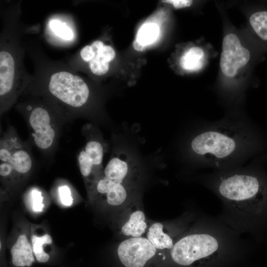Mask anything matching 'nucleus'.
<instances>
[{
    "label": "nucleus",
    "mask_w": 267,
    "mask_h": 267,
    "mask_svg": "<svg viewBox=\"0 0 267 267\" xmlns=\"http://www.w3.org/2000/svg\"><path fill=\"white\" fill-rule=\"evenodd\" d=\"M127 180L110 179L102 175L94 188L97 193L106 195L109 204L119 206L124 203L128 196Z\"/></svg>",
    "instance_id": "nucleus-11"
},
{
    "label": "nucleus",
    "mask_w": 267,
    "mask_h": 267,
    "mask_svg": "<svg viewBox=\"0 0 267 267\" xmlns=\"http://www.w3.org/2000/svg\"><path fill=\"white\" fill-rule=\"evenodd\" d=\"M12 264L17 267H29L34 261L30 244L24 234L19 236L11 249Z\"/></svg>",
    "instance_id": "nucleus-12"
},
{
    "label": "nucleus",
    "mask_w": 267,
    "mask_h": 267,
    "mask_svg": "<svg viewBox=\"0 0 267 267\" xmlns=\"http://www.w3.org/2000/svg\"><path fill=\"white\" fill-rule=\"evenodd\" d=\"M157 249L145 237H130L117 249L119 259L126 267H144L156 254Z\"/></svg>",
    "instance_id": "nucleus-6"
},
{
    "label": "nucleus",
    "mask_w": 267,
    "mask_h": 267,
    "mask_svg": "<svg viewBox=\"0 0 267 267\" xmlns=\"http://www.w3.org/2000/svg\"><path fill=\"white\" fill-rule=\"evenodd\" d=\"M30 197L33 210L36 212L43 211L44 205L42 192L37 189H33L30 192Z\"/></svg>",
    "instance_id": "nucleus-21"
},
{
    "label": "nucleus",
    "mask_w": 267,
    "mask_h": 267,
    "mask_svg": "<svg viewBox=\"0 0 267 267\" xmlns=\"http://www.w3.org/2000/svg\"><path fill=\"white\" fill-rule=\"evenodd\" d=\"M32 244L33 251L37 260L41 263H45L48 261L49 255L43 249V245L51 244L52 239L50 235L48 234H44L41 236L34 235L32 237Z\"/></svg>",
    "instance_id": "nucleus-17"
},
{
    "label": "nucleus",
    "mask_w": 267,
    "mask_h": 267,
    "mask_svg": "<svg viewBox=\"0 0 267 267\" xmlns=\"http://www.w3.org/2000/svg\"><path fill=\"white\" fill-rule=\"evenodd\" d=\"M89 67L92 73L101 76L108 72L109 62L105 61L101 56L95 55L94 57L89 62Z\"/></svg>",
    "instance_id": "nucleus-20"
},
{
    "label": "nucleus",
    "mask_w": 267,
    "mask_h": 267,
    "mask_svg": "<svg viewBox=\"0 0 267 267\" xmlns=\"http://www.w3.org/2000/svg\"><path fill=\"white\" fill-rule=\"evenodd\" d=\"M204 52L198 46L192 47L186 50L179 59L180 67L184 70L195 71L201 69L203 64Z\"/></svg>",
    "instance_id": "nucleus-15"
},
{
    "label": "nucleus",
    "mask_w": 267,
    "mask_h": 267,
    "mask_svg": "<svg viewBox=\"0 0 267 267\" xmlns=\"http://www.w3.org/2000/svg\"><path fill=\"white\" fill-rule=\"evenodd\" d=\"M242 146L238 135L231 132L213 130L202 132L191 140L190 147L197 156L216 161L233 157Z\"/></svg>",
    "instance_id": "nucleus-3"
},
{
    "label": "nucleus",
    "mask_w": 267,
    "mask_h": 267,
    "mask_svg": "<svg viewBox=\"0 0 267 267\" xmlns=\"http://www.w3.org/2000/svg\"><path fill=\"white\" fill-rule=\"evenodd\" d=\"M250 59L249 50L241 45L236 35L228 34L224 37L220 58V67L225 76L234 77L238 70L246 65Z\"/></svg>",
    "instance_id": "nucleus-7"
},
{
    "label": "nucleus",
    "mask_w": 267,
    "mask_h": 267,
    "mask_svg": "<svg viewBox=\"0 0 267 267\" xmlns=\"http://www.w3.org/2000/svg\"><path fill=\"white\" fill-rule=\"evenodd\" d=\"M249 22L254 32L262 41L267 37V10L254 12L250 17Z\"/></svg>",
    "instance_id": "nucleus-16"
},
{
    "label": "nucleus",
    "mask_w": 267,
    "mask_h": 267,
    "mask_svg": "<svg viewBox=\"0 0 267 267\" xmlns=\"http://www.w3.org/2000/svg\"><path fill=\"white\" fill-rule=\"evenodd\" d=\"M104 149L100 141L96 139L90 140L78 156L82 175L89 180H91V187L94 188L103 173L102 171Z\"/></svg>",
    "instance_id": "nucleus-9"
},
{
    "label": "nucleus",
    "mask_w": 267,
    "mask_h": 267,
    "mask_svg": "<svg viewBox=\"0 0 267 267\" xmlns=\"http://www.w3.org/2000/svg\"><path fill=\"white\" fill-rule=\"evenodd\" d=\"M49 26L52 32L60 38L66 40H70L73 38V31L64 22L53 19L50 21Z\"/></svg>",
    "instance_id": "nucleus-19"
},
{
    "label": "nucleus",
    "mask_w": 267,
    "mask_h": 267,
    "mask_svg": "<svg viewBox=\"0 0 267 267\" xmlns=\"http://www.w3.org/2000/svg\"><path fill=\"white\" fill-rule=\"evenodd\" d=\"M159 33V28L156 24H144L138 31L136 39L142 44L147 46L157 39Z\"/></svg>",
    "instance_id": "nucleus-18"
},
{
    "label": "nucleus",
    "mask_w": 267,
    "mask_h": 267,
    "mask_svg": "<svg viewBox=\"0 0 267 267\" xmlns=\"http://www.w3.org/2000/svg\"><path fill=\"white\" fill-rule=\"evenodd\" d=\"M163 228L162 223H153L148 230L147 238L157 249L171 250L177 241L174 240L173 236L164 232Z\"/></svg>",
    "instance_id": "nucleus-13"
},
{
    "label": "nucleus",
    "mask_w": 267,
    "mask_h": 267,
    "mask_svg": "<svg viewBox=\"0 0 267 267\" xmlns=\"http://www.w3.org/2000/svg\"><path fill=\"white\" fill-rule=\"evenodd\" d=\"M82 58L86 62H90L95 56L94 52L91 45L84 46L80 51Z\"/></svg>",
    "instance_id": "nucleus-23"
},
{
    "label": "nucleus",
    "mask_w": 267,
    "mask_h": 267,
    "mask_svg": "<svg viewBox=\"0 0 267 267\" xmlns=\"http://www.w3.org/2000/svg\"><path fill=\"white\" fill-rule=\"evenodd\" d=\"M0 176L6 177L13 172L28 173L33 161L29 152L18 137L8 134L0 141Z\"/></svg>",
    "instance_id": "nucleus-5"
},
{
    "label": "nucleus",
    "mask_w": 267,
    "mask_h": 267,
    "mask_svg": "<svg viewBox=\"0 0 267 267\" xmlns=\"http://www.w3.org/2000/svg\"><path fill=\"white\" fill-rule=\"evenodd\" d=\"M162 2L172 4L177 9L190 6L192 4V0H164Z\"/></svg>",
    "instance_id": "nucleus-24"
},
{
    "label": "nucleus",
    "mask_w": 267,
    "mask_h": 267,
    "mask_svg": "<svg viewBox=\"0 0 267 267\" xmlns=\"http://www.w3.org/2000/svg\"><path fill=\"white\" fill-rule=\"evenodd\" d=\"M48 89L58 100L75 108L83 106L89 95V87L83 79L67 71H59L52 74Z\"/></svg>",
    "instance_id": "nucleus-4"
},
{
    "label": "nucleus",
    "mask_w": 267,
    "mask_h": 267,
    "mask_svg": "<svg viewBox=\"0 0 267 267\" xmlns=\"http://www.w3.org/2000/svg\"><path fill=\"white\" fill-rule=\"evenodd\" d=\"M253 245L217 217L200 213L170 250L175 267H242Z\"/></svg>",
    "instance_id": "nucleus-2"
},
{
    "label": "nucleus",
    "mask_w": 267,
    "mask_h": 267,
    "mask_svg": "<svg viewBox=\"0 0 267 267\" xmlns=\"http://www.w3.org/2000/svg\"><path fill=\"white\" fill-rule=\"evenodd\" d=\"M146 228L144 212L140 210H136L130 215L128 221L122 226L121 232L126 236L139 237L144 233Z\"/></svg>",
    "instance_id": "nucleus-14"
},
{
    "label": "nucleus",
    "mask_w": 267,
    "mask_h": 267,
    "mask_svg": "<svg viewBox=\"0 0 267 267\" xmlns=\"http://www.w3.org/2000/svg\"><path fill=\"white\" fill-rule=\"evenodd\" d=\"M15 60L11 54L5 50L0 52V97L1 107L4 103H10L19 93L15 82Z\"/></svg>",
    "instance_id": "nucleus-10"
},
{
    "label": "nucleus",
    "mask_w": 267,
    "mask_h": 267,
    "mask_svg": "<svg viewBox=\"0 0 267 267\" xmlns=\"http://www.w3.org/2000/svg\"><path fill=\"white\" fill-rule=\"evenodd\" d=\"M204 184L222 203L218 219L260 242L267 231V175L259 169L204 177Z\"/></svg>",
    "instance_id": "nucleus-1"
},
{
    "label": "nucleus",
    "mask_w": 267,
    "mask_h": 267,
    "mask_svg": "<svg viewBox=\"0 0 267 267\" xmlns=\"http://www.w3.org/2000/svg\"><path fill=\"white\" fill-rule=\"evenodd\" d=\"M59 197L62 204L66 206H70L73 203V198L69 187L67 185L60 186L58 188Z\"/></svg>",
    "instance_id": "nucleus-22"
},
{
    "label": "nucleus",
    "mask_w": 267,
    "mask_h": 267,
    "mask_svg": "<svg viewBox=\"0 0 267 267\" xmlns=\"http://www.w3.org/2000/svg\"><path fill=\"white\" fill-rule=\"evenodd\" d=\"M28 123L37 147L42 150L50 148L55 141L56 133L49 113L43 107H35L29 114Z\"/></svg>",
    "instance_id": "nucleus-8"
},
{
    "label": "nucleus",
    "mask_w": 267,
    "mask_h": 267,
    "mask_svg": "<svg viewBox=\"0 0 267 267\" xmlns=\"http://www.w3.org/2000/svg\"><path fill=\"white\" fill-rule=\"evenodd\" d=\"M133 45L134 49L138 51L142 52L146 50V46L140 44L136 39L133 42Z\"/></svg>",
    "instance_id": "nucleus-25"
}]
</instances>
